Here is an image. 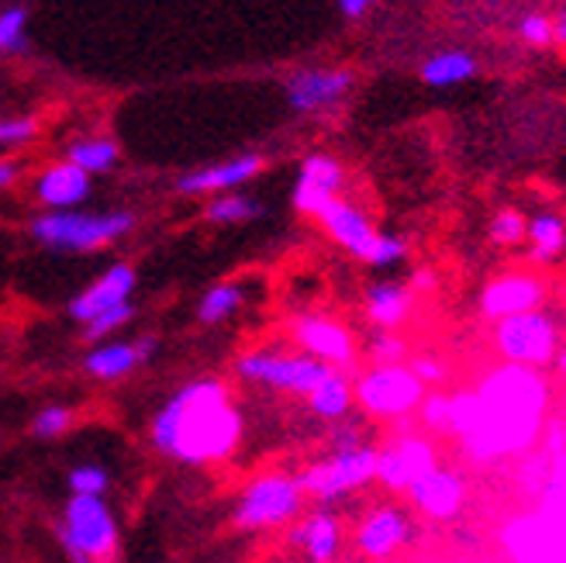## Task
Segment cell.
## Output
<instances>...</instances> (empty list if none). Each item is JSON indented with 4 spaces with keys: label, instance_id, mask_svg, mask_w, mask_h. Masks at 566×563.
<instances>
[{
    "label": "cell",
    "instance_id": "8992f818",
    "mask_svg": "<svg viewBox=\"0 0 566 563\" xmlns=\"http://www.w3.org/2000/svg\"><path fill=\"white\" fill-rule=\"evenodd\" d=\"M301 481L291 473H263L239 498L235 525L239 529H273L291 522L301 512Z\"/></svg>",
    "mask_w": 566,
    "mask_h": 563
},
{
    "label": "cell",
    "instance_id": "2e32d148",
    "mask_svg": "<svg viewBox=\"0 0 566 563\" xmlns=\"http://www.w3.org/2000/svg\"><path fill=\"white\" fill-rule=\"evenodd\" d=\"M543 284L535 277H525V273H515V277H501L494 284L484 291L480 298V307H484V315L491 319H512V315H525V312H535V307L543 304Z\"/></svg>",
    "mask_w": 566,
    "mask_h": 563
},
{
    "label": "cell",
    "instance_id": "f35d334b",
    "mask_svg": "<svg viewBox=\"0 0 566 563\" xmlns=\"http://www.w3.org/2000/svg\"><path fill=\"white\" fill-rule=\"evenodd\" d=\"M370 8H374V0H338V11L346 18H363Z\"/></svg>",
    "mask_w": 566,
    "mask_h": 563
},
{
    "label": "cell",
    "instance_id": "9c48e42d",
    "mask_svg": "<svg viewBox=\"0 0 566 563\" xmlns=\"http://www.w3.org/2000/svg\"><path fill=\"white\" fill-rule=\"evenodd\" d=\"M421 390L424 384L408 367H401V363H394V367H374L353 387L356 402L380 418H398V415L415 411L421 405Z\"/></svg>",
    "mask_w": 566,
    "mask_h": 563
},
{
    "label": "cell",
    "instance_id": "74e56055",
    "mask_svg": "<svg viewBox=\"0 0 566 563\" xmlns=\"http://www.w3.org/2000/svg\"><path fill=\"white\" fill-rule=\"evenodd\" d=\"M411 374H415L421 384H439V380H442V367H439L436 359H415Z\"/></svg>",
    "mask_w": 566,
    "mask_h": 563
},
{
    "label": "cell",
    "instance_id": "8d00e7d4",
    "mask_svg": "<svg viewBox=\"0 0 566 563\" xmlns=\"http://www.w3.org/2000/svg\"><path fill=\"white\" fill-rule=\"evenodd\" d=\"M449 415H452V402L442 398V394H436V398H429V405H424V421L436 426V429L449 426Z\"/></svg>",
    "mask_w": 566,
    "mask_h": 563
},
{
    "label": "cell",
    "instance_id": "6da1fadb",
    "mask_svg": "<svg viewBox=\"0 0 566 563\" xmlns=\"http://www.w3.org/2000/svg\"><path fill=\"white\" fill-rule=\"evenodd\" d=\"M242 439V415L232 408L229 390L218 380H193L163 405L153 421L159 453L180 463L224 460Z\"/></svg>",
    "mask_w": 566,
    "mask_h": 563
},
{
    "label": "cell",
    "instance_id": "d6986e66",
    "mask_svg": "<svg viewBox=\"0 0 566 563\" xmlns=\"http://www.w3.org/2000/svg\"><path fill=\"white\" fill-rule=\"evenodd\" d=\"M263 170V159L260 156H235V159H224V163H214V166H205V170H193V174H184L177 180V190L180 194H214V190H232L245 180H252Z\"/></svg>",
    "mask_w": 566,
    "mask_h": 563
},
{
    "label": "cell",
    "instance_id": "f1b7e54d",
    "mask_svg": "<svg viewBox=\"0 0 566 563\" xmlns=\"http://www.w3.org/2000/svg\"><path fill=\"white\" fill-rule=\"evenodd\" d=\"M24 24H28L24 4H11V8L0 11V52H24L28 49Z\"/></svg>",
    "mask_w": 566,
    "mask_h": 563
},
{
    "label": "cell",
    "instance_id": "484cf974",
    "mask_svg": "<svg viewBox=\"0 0 566 563\" xmlns=\"http://www.w3.org/2000/svg\"><path fill=\"white\" fill-rule=\"evenodd\" d=\"M70 163L83 174H104L118 163V146L111 138H83L70 146Z\"/></svg>",
    "mask_w": 566,
    "mask_h": 563
},
{
    "label": "cell",
    "instance_id": "60d3db41",
    "mask_svg": "<svg viewBox=\"0 0 566 563\" xmlns=\"http://www.w3.org/2000/svg\"><path fill=\"white\" fill-rule=\"evenodd\" d=\"M553 42H563L566 45V8L553 18Z\"/></svg>",
    "mask_w": 566,
    "mask_h": 563
},
{
    "label": "cell",
    "instance_id": "5bb4252c",
    "mask_svg": "<svg viewBox=\"0 0 566 563\" xmlns=\"http://www.w3.org/2000/svg\"><path fill=\"white\" fill-rule=\"evenodd\" d=\"M353 87L349 70H301L287 80V104L294 111H318L343 101Z\"/></svg>",
    "mask_w": 566,
    "mask_h": 563
},
{
    "label": "cell",
    "instance_id": "8fae6325",
    "mask_svg": "<svg viewBox=\"0 0 566 563\" xmlns=\"http://www.w3.org/2000/svg\"><path fill=\"white\" fill-rule=\"evenodd\" d=\"M132 291H135V270L128 263H115L104 277H97L94 284L76 294L70 301V319L76 322H94L97 315L111 312V307H118V304H128L132 301Z\"/></svg>",
    "mask_w": 566,
    "mask_h": 563
},
{
    "label": "cell",
    "instance_id": "836d02e7",
    "mask_svg": "<svg viewBox=\"0 0 566 563\" xmlns=\"http://www.w3.org/2000/svg\"><path fill=\"white\" fill-rule=\"evenodd\" d=\"M518 35H522L528 45H546V42H553V21L543 18V14H528V18H522V24H518Z\"/></svg>",
    "mask_w": 566,
    "mask_h": 563
},
{
    "label": "cell",
    "instance_id": "4dcf8cb0",
    "mask_svg": "<svg viewBox=\"0 0 566 563\" xmlns=\"http://www.w3.org/2000/svg\"><path fill=\"white\" fill-rule=\"evenodd\" d=\"M525 229H528V221L518 215V211H501L494 221H491V239L497 242V246H515V242H522L525 239Z\"/></svg>",
    "mask_w": 566,
    "mask_h": 563
},
{
    "label": "cell",
    "instance_id": "1f68e13d",
    "mask_svg": "<svg viewBox=\"0 0 566 563\" xmlns=\"http://www.w3.org/2000/svg\"><path fill=\"white\" fill-rule=\"evenodd\" d=\"M132 315H135V307H132V301H128V304H118V307H111V312L97 315L94 322H87V325H83V332H87V340H91V343L107 340V335L115 332V329H122Z\"/></svg>",
    "mask_w": 566,
    "mask_h": 563
},
{
    "label": "cell",
    "instance_id": "7a4b0ae2",
    "mask_svg": "<svg viewBox=\"0 0 566 563\" xmlns=\"http://www.w3.org/2000/svg\"><path fill=\"white\" fill-rule=\"evenodd\" d=\"M135 229L132 211H111V215H83V211H49L32 221V236L63 252H94L101 246L118 242Z\"/></svg>",
    "mask_w": 566,
    "mask_h": 563
},
{
    "label": "cell",
    "instance_id": "3957f363",
    "mask_svg": "<svg viewBox=\"0 0 566 563\" xmlns=\"http://www.w3.org/2000/svg\"><path fill=\"white\" fill-rule=\"evenodd\" d=\"M325 232L343 246L349 249L356 260L370 263V267H398L405 257H408V242L398 239V236H387V232H377L370 218H366L359 208H353L349 201H343V197H335V201L318 215Z\"/></svg>",
    "mask_w": 566,
    "mask_h": 563
},
{
    "label": "cell",
    "instance_id": "ac0fdd59",
    "mask_svg": "<svg viewBox=\"0 0 566 563\" xmlns=\"http://www.w3.org/2000/svg\"><path fill=\"white\" fill-rule=\"evenodd\" d=\"M156 353V340L146 335V340H135V343H104L97 350L87 353L83 359V371L97 380H118L128 377L135 367H142L149 356Z\"/></svg>",
    "mask_w": 566,
    "mask_h": 563
},
{
    "label": "cell",
    "instance_id": "4316f807",
    "mask_svg": "<svg viewBox=\"0 0 566 563\" xmlns=\"http://www.w3.org/2000/svg\"><path fill=\"white\" fill-rule=\"evenodd\" d=\"M242 301H245V294L239 284H218L201 298V304H197V319L205 325H218L224 319H232L242 307Z\"/></svg>",
    "mask_w": 566,
    "mask_h": 563
},
{
    "label": "cell",
    "instance_id": "d4e9b609",
    "mask_svg": "<svg viewBox=\"0 0 566 563\" xmlns=\"http://www.w3.org/2000/svg\"><path fill=\"white\" fill-rule=\"evenodd\" d=\"M353 402H356V394H353V384L338 374V371H332L315 390L307 394V405H311V411L315 415H322V418H328V421H335V418H343L349 408H353Z\"/></svg>",
    "mask_w": 566,
    "mask_h": 563
},
{
    "label": "cell",
    "instance_id": "83f0119b",
    "mask_svg": "<svg viewBox=\"0 0 566 563\" xmlns=\"http://www.w3.org/2000/svg\"><path fill=\"white\" fill-rule=\"evenodd\" d=\"M263 211L260 201H252L245 194H221L208 205V218L218 221V225H235V221H249Z\"/></svg>",
    "mask_w": 566,
    "mask_h": 563
},
{
    "label": "cell",
    "instance_id": "f546056e",
    "mask_svg": "<svg viewBox=\"0 0 566 563\" xmlns=\"http://www.w3.org/2000/svg\"><path fill=\"white\" fill-rule=\"evenodd\" d=\"M70 488H73V494L104 498V491L111 488V481H107V470H101V467H94V463H87V467H76V470L70 473Z\"/></svg>",
    "mask_w": 566,
    "mask_h": 563
},
{
    "label": "cell",
    "instance_id": "603a6c76",
    "mask_svg": "<svg viewBox=\"0 0 566 563\" xmlns=\"http://www.w3.org/2000/svg\"><path fill=\"white\" fill-rule=\"evenodd\" d=\"M473 73H476V63H473V55L463 49L436 52L432 60L421 66V80L429 83V87H457V83L470 80Z\"/></svg>",
    "mask_w": 566,
    "mask_h": 563
},
{
    "label": "cell",
    "instance_id": "ba28073f",
    "mask_svg": "<svg viewBox=\"0 0 566 563\" xmlns=\"http://www.w3.org/2000/svg\"><path fill=\"white\" fill-rule=\"evenodd\" d=\"M235 371L245 380H256V384H266L276 390H291V394H304V398L332 374V367H325V363H318L307 353L291 356V353H270V350L245 353L235 363Z\"/></svg>",
    "mask_w": 566,
    "mask_h": 563
},
{
    "label": "cell",
    "instance_id": "cb8c5ba5",
    "mask_svg": "<svg viewBox=\"0 0 566 563\" xmlns=\"http://www.w3.org/2000/svg\"><path fill=\"white\" fill-rule=\"evenodd\" d=\"M525 239L532 242V260L553 263L559 252L566 249V221L553 211H543L528 221Z\"/></svg>",
    "mask_w": 566,
    "mask_h": 563
},
{
    "label": "cell",
    "instance_id": "ab89813d",
    "mask_svg": "<svg viewBox=\"0 0 566 563\" xmlns=\"http://www.w3.org/2000/svg\"><path fill=\"white\" fill-rule=\"evenodd\" d=\"M14 180H18V163L0 159V187H8V184H14Z\"/></svg>",
    "mask_w": 566,
    "mask_h": 563
},
{
    "label": "cell",
    "instance_id": "ffe728a7",
    "mask_svg": "<svg viewBox=\"0 0 566 563\" xmlns=\"http://www.w3.org/2000/svg\"><path fill=\"white\" fill-rule=\"evenodd\" d=\"M87 194H91V174H83L70 159L49 166L35 184V197L49 211H70L73 205L87 201Z\"/></svg>",
    "mask_w": 566,
    "mask_h": 563
},
{
    "label": "cell",
    "instance_id": "e575fe53",
    "mask_svg": "<svg viewBox=\"0 0 566 563\" xmlns=\"http://www.w3.org/2000/svg\"><path fill=\"white\" fill-rule=\"evenodd\" d=\"M32 135H35V122L32 118H8V122H0V146L28 143Z\"/></svg>",
    "mask_w": 566,
    "mask_h": 563
},
{
    "label": "cell",
    "instance_id": "7402d4cb",
    "mask_svg": "<svg viewBox=\"0 0 566 563\" xmlns=\"http://www.w3.org/2000/svg\"><path fill=\"white\" fill-rule=\"evenodd\" d=\"M294 543L304 546L311 563H332L335 553H338V543H343V529H338L335 515L315 512L304 525L294 529Z\"/></svg>",
    "mask_w": 566,
    "mask_h": 563
},
{
    "label": "cell",
    "instance_id": "7c38bea8",
    "mask_svg": "<svg viewBox=\"0 0 566 563\" xmlns=\"http://www.w3.org/2000/svg\"><path fill=\"white\" fill-rule=\"evenodd\" d=\"M294 340L301 343V350L307 356H315L318 363H325V367H349L353 356H356V346H353V335L335 325L328 319H297L294 322Z\"/></svg>",
    "mask_w": 566,
    "mask_h": 563
},
{
    "label": "cell",
    "instance_id": "d590c367",
    "mask_svg": "<svg viewBox=\"0 0 566 563\" xmlns=\"http://www.w3.org/2000/svg\"><path fill=\"white\" fill-rule=\"evenodd\" d=\"M405 356V346L394 340V335H377L374 340V359H377V367H394V363H401Z\"/></svg>",
    "mask_w": 566,
    "mask_h": 563
},
{
    "label": "cell",
    "instance_id": "5b68a950",
    "mask_svg": "<svg viewBox=\"0 0 566 563\" xmlns=\"http://www.w3.org/2000/svg\"><path fill=\"white\" fill-rule=\"evenodd\" d=\"M297 481L304 494H315L318 501H335L349 491H359L363 484L377 481V449L366 442L335 449V457L304 470Z\"/></svg>",
    "mask_w": 566,
    "mask_h": 563
},
{
    "label": "cell",
    "instance_id": "277c9868",
    "mask_svg": "<svg viewBox=\"0 0 566 563\" xmlns=\"http://www.w3.org/2000/svg\"><path fill=\"white\" fill-rule=\"evenodd\" d=\"M60 540L73 563H107L118 550V522L104 498L73 494L63 515Z\"/></svg>",
    "mask_w": 566,
    "mask_h": 563
},
{
    "label": "cell",
    "instance_id": "7bdbcfd3",
    "mask_svg": "<svg viewBox=\"0 0 566 563\" xmlns=\"http://www.w3.org/2000/svg\"><path fill=\"white\" fill-rule=\"evenodd\" d=\"M556 363H559V374L566 377V350H563V353H556Z\"/></svg>",
    "mask_w": 566,
    "mask_h": 563
},
{
    "label": "cell",
    "instance_id": "e0dca14e",
    "mask_svg": "<svg viewBox=\"0 0 566 563\" xmlns=\"http://www.w3.org/2000/svg\"><path fill=\"white\" fill-rule=\"evenodd\" d=\"M408 498L415 501V509H421L432 519H449L460 512L463 504V481L446 467H432L429 473H421L418 481L408 488Z\"/></svg>",
    "mask_w": 566,
    "mask_h": 563
},
{
    "label": "cell",
    "instance_id": "9a60e30c",
    "mask_svg": "<svg viewBox=\"0 0 566 563\" xmlns=\"http://www.w3.org/2000/svg\"><path fill=\"white\" fill-rule=\"evenodd\" d=\"M411 536V522L408 515L398 509V504H380L377 512H370L363 519L359 532H356V546L363 556L370 560H384L398 546H405Z\"/></svg>",
    "mask_w": 566,
    "mask_h": 563
},
{
    "label": "cell",
    "instance_id": "d6a6232c",
    "mask_svg": "<svg viewBox=\"0 0 566 563\" xmlns=\"http://www.w3.org/2000/svg\"><path fill=\"white\" fill-rule=\"evenodd\" d=\"M70 421H73L70 408H63V405H52V408H42V411L35 415V421H32V432H35L39 439H55V436H63V432L70 429Z\"/></svg>",
    "mask_w": 566,
    "mask_h": 563
},
{
    "label": "cell",
    "instance_id": "4fadbf2b",
    "mask_svg": "<svg viewBox=\"0 0 566 563\" xmlns=\"http://www.w3.org/2000/svg\"><path fill=\"white\" fill-rule=\"evenodd\" d=\"M338 187H343V166H338L332 156H307L301 174H297V187H294V208L301 215H322L335 197Z\"/></svg>",
    "mask_w": 566,
    "mask_h": 563
},
{
    "label": "cell",
    "instance_id": "44dd1931",
    "mask_svg": "<svg viewBox=\"0 0 566 563\" xmlns=\"http://www.w3.org/2000/svg\"><path fill=\"white\" fill-rule=\"evenodd\" d=\"M411 307V288L398 284V280H377L366 288V315L380 329H394L408 319Z\"/></svg>",
    "mask_w": 566,
    "mask_h": 563
},
{
    "label": "cell",
    "instance_id": "b9f144b4",
    "mask_svg": "<svg viewBox=\"0 0 566 563\" xmlns=\"http://www.w3.org/2000/svg\"><path fill=\"white\" fill-rule=\"evenodd\" d=\"M424 284H432V273H415V277H411V288H418V291H421Z\"/></svg>",
    "mask_w": 566,
    "mask_h": 563
},
{
    "label": "cell",
    "instance_id": "30bf717a",
    "mask_svg": "<svg viewBox=\"0 0 566 563\" xmlns=\"http://www.w3.org/2000/svg\"><path fill=\"white\" fill-rule=\"evenodd\" d=\"M436 467V449L418 436H405L377 453V481L390 491H408L421 473Z\"/></svg>",
    "mask_w": 566,
    "mask_h": 563
},
{
    "label": "cell",
    "instance_id": "52a82bcc",
    "mask_svg": "<svg viewBox=\"0 0 566 563\" xmlns=\"http://www.w3.org/2000/svg\"><path fill=\"white\" fill-rule=\"evenodd\" d=\"M494 343L501 356L507 363H515V367H546L559 353V332L556 322L535 307V312L525 315L501 319L494 329Z\"/></svg>",
    "mask_w": 566,
    "mask_h": 563
}]
</instances>
